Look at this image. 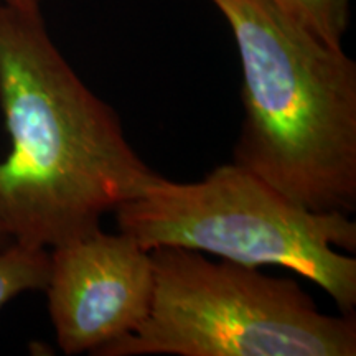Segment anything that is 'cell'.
<instances>
[{
  "label": "cell",
  "mask_w": 356,
  "mask_h": 356,
  "mask_svg": "<svg viewBox=\"0 0 356 356\" xmlns=\"http://www.w3.org/2000/svg\"><path fill=\"white\" fill-rule=\"evenodd\" d=\"M0 108L10 150L0 162V231L55 248L101 228L106 213L157 178L115 111L81 81L40 10L0 2Z\"/></svg>",
  "instance_id": "obj_1"
},
{
  "label": "cell",
  "mask_w": 356,
  "mask_h": 356,
  "mask_svg": "<svg viewBox=\"0 0 356 356\" xmlns=\"http://www.w3.org/2000/svg\"><path fill=\"white\" fill-rule=\"evenodd\" d=\"M243 70L234 163L314 211L356 210V63L270 0H210Z\"/></svg>",
  "instance_id": "obj_2"
},
{
  "label": "cell",
  "mask_w": 356,
  "mask_h": 356,
  "mask_svg": "<svg viewBox=\"0 0 356 356\" xmlns=\"http://www.w3.org/2000/svg\"><path fill=\"white\" fill-rule=\"evenodd\" d=\"M119 231L142 248H185L246 266H280L322 287L341 312L356 305V222L291 202L231 162L203 180L157 178L115 208Z\"/></svg>",
  "instance_id": "obj_3"
},
{
  "label": "cell",
  "mask_w": 356,
  "mask_h": 356,
  "mask_svg": "<svg viewBox=\"0 0 356 356\" xmlns=\"http://www.w3.org/2000/svg\"><path fill=\"white\" fill-rule=\"evenodd\" d=\"M150 257L145 322L96 356L356 355L353 312L323 314L296 280L185 248H154Z\"/></svg>",
  "instance_id": "obj_4"
},
{
  "label": "cell",
  "mask_w": 356,
  "mask_h": 356,
  "mask_svg": "<svg viewBox=\"0 0 356 356\" xmlns=\"http://www.w3.org/2000/svg\"><path fill=\"white\" fill-rule=\"evenodd\" d=\"M51 249L44 292L65 355H97L145 322L154 266L132 236L99 228Z\"/></svg>",
  "instance_id": "obj_5"
},
{
  "label": "cell",
  "mask_w": 356,
  "mask_h": 356,
  "mask_svg": "<svg viewBox=\"0 0 356 356\" xmlns=\"http://www.w3.org/2000/svg\"><path fill=\"white\" fill-rule=\"evenodd\" d=\"M50 277L47 248L12 241L0 248V309L29 291H44Z\"/></svg>",
  "instance_id": "obj_6"
},
{
  "label": "cell",
  "mask_w": 356,
  "mask_h": 356,
  "mask_svg": "<svg viewBox=\"0 0 356 356\" xmlns=\"http://www.w3.org/2000/svg\"><path fill=\"white\" fill-rule=\"evenodd\" d=\"M297 24L333 47H341L350 25L351 0H270Z\"/></svg>",
  "instance_id": "obj_7"
},
{
  "label": "cell",
  "mask_w": 356,
  "mask_h": 356,
  "mask_svg": "<svg viewBox=\"0 0 356 356\" xmlns=\"http://www.w3.org/2000/svg\"><path fill=\"white\" fill-rule=\"evenodd\" d=\"M0 2L7 3L10 7L22 8V10H40L42 0H0Z\"/></svg>",
  "instance_id": "obj_8"
},
{
  "label": "cell",
  "mask_w": 356,
  "mask_h": 356,
  "mask_svg": "<svg viewBox=\"0 0 356 356\" xmlns=\"http://www.w3.org/2000/svg\"><path fill=\"white\" fill-rule=\"evenodd\" d=\"M8 243H12V241L7 238L6 234L2 233V231H0V248H3V246H6V244H8Z\"/></svg>",
  "instance_id": "obj_9"
}]
</instances>
